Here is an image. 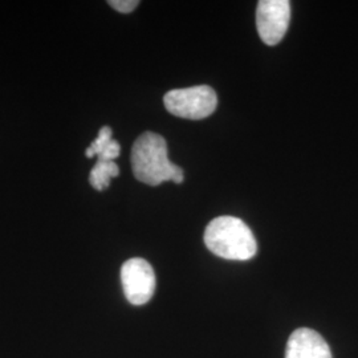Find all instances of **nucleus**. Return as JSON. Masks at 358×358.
Returning <instances> with one entry per match:
<instances>
[{"instance_id":"4","label":"nucleus","mask_w":358,"mask_h":358,"mask_svg":"<svg viewBox=\"0 0 358 358\" xmlns=\"http://www.w3.org/2000/svg\"><path fill=\"white\" fill-rule=\"evenodd\" d=\"M121 282L129 303L133 306L146 304L155 291V273L145 259H129L121 268Z\"/></svg>"},{"instance_id":"5","label":"nucleus","mask_w":358,"mask_h":358,"mask_svg":"<svg viewBox=\"0 0 358 358\" xmlns=\"http://www.w3.org/2000/svg\"><path fill=\"white\" fill-rule=\"evenodd\" d=\"M291 20L288 0H260L256 10L259 36L267 45H276L284 38Z\"/></svg>"},{"instance_id":"3","label":"nucleus","mask_w":358,"mask_h":358,"mask_svg":"<svg viewBox=\"0 0 358 358\" xmlns=\"http://www.w3.org/2000/svg\"><path fill=\"white\" fill-rule=\"evenodd\" d=\"M167 112L187 120H203L217 109L215 90L207 85L167 92L164 97Z\"/></svg>"},{"instance_id":"9","label":"nucleus","mask_w":358,"mask_h":358,"mask_svg":"<svg viewBox=\"0 0 358 358\" xmlns=\"http://www.w3.org/2000/svg\"><path fill=\"white\" fill-rule=\"evenodd\" d=\"M108 4L112 6L118 13H129L137 8L140 1H137V0H110V1H108Z\"/></svg>"},{"instance_id":"6","label":"nucleus","mask_w":358,"mask_h":358,"mask_svg":"<svg viewBox=\"0 0 358 358\" xmlns=\"http://www.w3.org/2000/svg\"><path fill=\"white\" fill-rule=\"evenodd\" d=\"M285 358H332V352L316 331L300 328L291 334L287 343Z\"/></svg>"},{"instance_id":"2","label":"nucleus","mask_w":358,"mask_h":358,"mask_svg":"<svg viewBox=\"0 0 358 358\" xmlns=\"http://www.w3.org/2000/svg\"><path fill=\"white\" fill-rule=\"evenodd\" d=\"M205 243L214 255L227 260H250L257 252L252 231L239 217H215L206 229Z\"/></svg>"},{"instance_id":"1","label":"nucleus","mask_w":358,"mask_h":358,"mask_svg":"<svg viewBox=\"0 0 358 358\" xmlns=\"http://www.w3.org/2000/svg\"><path fill=\"white\" fill-rule=\"evenodd\" d=\"M131 169L134 177L149 186L171 180L183 182V170L174 165L167 155L166 140L153 131L141 134L131 149Z\"/></svg>"},{"instance_id":"7","label":"nucleus","mask_w":358,"mask_h":358,"mask_svg":"<svg viewBox=\"0 0 358 358\" xmlns=\"http://www.w3.org/2000/svg\"><path fill=\"white\" fill-rule=\"evenodd\" d=\"M112 129L109 127H103L99 131V137L90 143L87 149V157L93 158L97 155V161L105 162H115V158L120 157L121 146L120 143L112 138Z\"/></svg>"},{"instance_id":"8","label":"nucleus","mask_w":358,"mask_h":358,"mask_svg":"<svg viewBox=\"0 0 358 358\" xmlns=\"http://www.w3.org/2000/svg\"><path fill=\"white\" fill-rule=\"evenodd\" d=\"M118 174L120 169L115 162L97 161V164L90 170V185L97 192H103L110 186V179L118 177Z\"/></svg>"}]
</instances>
